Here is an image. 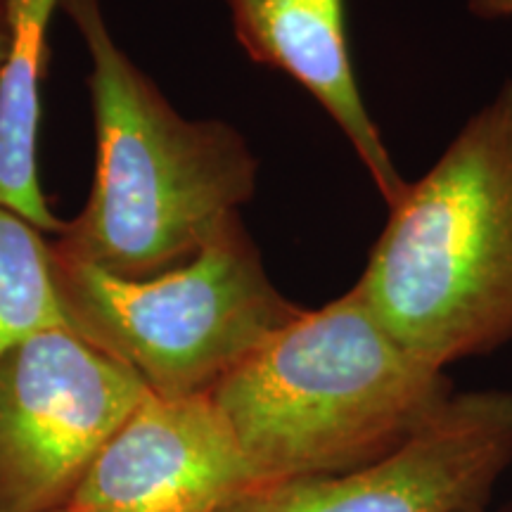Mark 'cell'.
<instances>
[{
    "instance_id": "15",
    "label": "cell",
    "mask_w": 512,
    "mask_h": 512,
    "mask_svg": "<svg viewBox=\"0 0 512 512\" xmlns=\"http://www.w3.org/2000/svg\"><path fill=\"white\" fill-rule=\"evenodd\" d=\"M479 512H484V510H479Z\"/></svg>"
},
{
    "instance_id": "4",
    "label": "cell",
    "mask_w": 512,
    "mask_h": 512,
    "mask_svg": "<svg viewBox=\"0 0 512 512\" xmlns=\"http://www.w3.org/2000/svg\"><path fill=\"white\" fill-rule=\"evenodd\" d=\"M53 273L74 330L169 399L211 394L306 311L273 285L240 216L185 264L152 278H119L55 252Z\"/></svg>"
},
{
    "instance_id": "1",
    "label": "cell",
    "mask_w": 512,
    "mask_h": 512,
    "mask_svg": "<svg viewBox=\"0 0 512 512\" xmlns=\"http://www.w3.org/2000/svg\"><path fill=\"white\" fill-rule=\"evenodd\" d=\"M91 57L98 169L91 197L53 252L119 278H152L192 259L254 197L259 162L245 136L185 119L138 69L100 0H62Z\"/></svg>"
},
{
    "instance_id": "12",
    "label": "cell",
    "mask_w": 512,
    "mask_h": 512,
    "mask_svg": "<svg viewBox=\"0 0 512 512\" xmlns=\"http://www.w3.org/2000/svg\"><path fill=\"white\" fill-rule=\"evenodd\" d=\"M10 50V29H8V12H5V0H0V67Z\"/></svg>"
},
{
    "instance_id": "11",
    "label": "cell",
    "mask_w": 512,
    "mask_h": 512,
    "mask_svg": "<svg viewBox=\"0 0 512 512\" xmlns=\"http://www.w3.org/2000/svg\"><path fill=\"white\" fill-rule=\"evenodd\" d=\"M470 10L477 17H512V0H470Z\"/></svg>"
},
{
    "instance_id": "13",
    "label": "cell",
    "mask_w": 512,
    "mask_h": 512,
    "mask_svg": "<svg viewBox=\"0 0 512 512\" xmlns=\"http://www.w3.org/2000/svg\"><path fill=\"white\" fill-rule=\"evenodd\" d=\"M48 512H81V510H76V508H72V505H69V508H62V510H48Z\"/></svg>"
},
{
    "instance_id": "9",
    "label": "cell",
    "mask_w": 512,
    "mask_h": 512,
    "mask_svg": "<svg viewBox=\"0 0 512 512\" xmlns=\"http://www.w3.org/2000/svg\"><path fill=\"white\" fill-rule=\"evenodd\" d=\"M62 0H5L10 50L0 67V204L41 230L60 233L38 174L41 83L48 29Z\"/></svg>"
},
{
    "instance_id": "10",
    "label": "cell",
    "mask_w": 512,
    "mask_h": 512,
    "mask_svg": "<svg viewBox=\"0 0 512 512\" xmlns=\"http://www.w3.org/2000/svg\"><path fill=\"white\" fill-rule=\"evenodd\" d=\"M64 325L72 323L55 285L50 242L0 204V361L27 337Z\"/></svg>"
},
{
    "instance_id": "6",
    "label": "cell",
    "mask_w": 512,
    "mask_h": 512,
    "mask_svg": "<svg viewBox=\"0 0 512 512\" xmlns=\"http://www.w3.org/2000/svg\"><path fill=\"white\" fill-rule=\"evenodd\" d=\"M512 463V392L451 394L392 456L254 484L216 512H479Z\"/></svg>"
},
{
    "instance_id": "3",
    "label": "cell",
    "mask_w": 512,
    "mask_h": 512,
    "mask_svg": "<svg viewBox=\"0 0 512 512\" xmlns=\"http://www.w3.org/2000/svg\"><path fill=\"white\" fill-rule=\"evenodd\" d=\"M356 290L434 368L510 342L512 79L389 207Z\"/></svg>"
},
{
    "instance_id": "14",
    "label": "cell",
    "mask_w": 512,
    "mask_h": 512,
    "mask_svg": "<svg viewBox=\"0 0 512 512\" xmlns=\"http://www.w3.org/2000/svg\"><path fill=\"white\" fill-rule=\"evenodd\" d=\"M501 512H512V501H510V503H508V505H505V508H503V510H501Z\"/></svg>"
},
{
    "instance_id": "2",
    "label": "cell",
    "mask_w": 512,
    "mask_h": 512,
    "mask_svg": "<svg viewBox=\"0 0 512 512\" xmlns=\"http://www.w3.org/2000/svg\"><path fill=\"white\" fill-rule=\"evenodd\" d=\"M451 394L444 370L396 342L354 285L268 337L209 396L266 484L392 456Z\"/></svg>"
},
{
    "instance_id": "8",
    "label": "cell",
    "mask_w": 512,
    "mask_h": 512,
    "mask_svg": "<svg viewBox=\"0 0 512 512\" xmlns=\"http://www.w3.org/2000/svg\"><path fill=\"white\" fill-rule=\"evenodd\" d=\"M245 53L292 76L330 114L373 176L387 207L408 183L370 119L349 55L344 0H228Z\"/></svg>"
},
{
    "instance_id": "7",
    "label": "cell",
    "mask_w": 512,
    "mask_h": 512,
    "mask_svg": "<svg viewBox=\"0 0 512 512\" xmlns=\"http://www.w3.org/2000/svg\"><path fill=\"white\" fill-rule=\"evenodd\" d=\"M254 475L209 394H147L76 484L81 512H216Z\"/></svg>"
},
{
    "instance_id": "5",
    "label": "cell",
    "mask_w": 512,
    "mask_h": 512,
    "mask_svg": "<svg viewBox=\"0 0 512 512\" xmlns=\"http://www.w3.org/2000/svg\"><path fill=\"white\" fill-rule=\"evenodd\" d=\"M150 394L72 325L36 332L0 361V512H48Z\"/></svg>"
}]
</instances>
